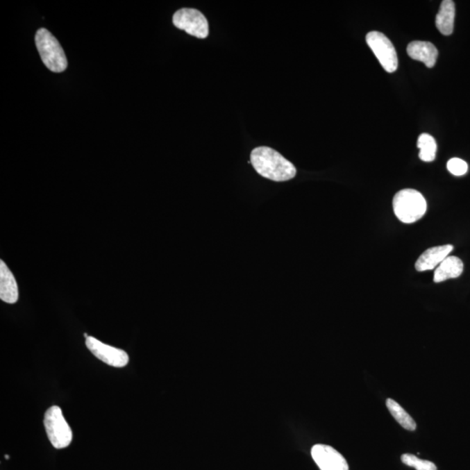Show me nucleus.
Instances as JSON below:
<instances>
[{
	"label": "nucleus",
	"instance_id": "17",
	"mask_svg": "<svg viewBox=\"0 0 470 470\" xmlns=\"http://www.w3.org/2000/svg\"><path fill=\"white\" fill-rule=\"evenodd\" d=\"M447 168L455 176H462L468 171V164L459 158H453L448 160Z\"/></svg>",
	"mask_w": 470,
	"mask_h": 470
},
{
	"label": "nucleus",
	"instance_id": "4",
	"mask_svg": "<svg viewBox=\"0 0 470 470\" xmlns=\"http://www.w3.org/2000/svg\"><path fill=\"white\" fill-rule=\"evenodd\" d=\"M44 425L48 439L55 448H67L73 441V431L65 419L62 410L58 406H53L44 414Z\"/></svg>",
	"mask_w": 470,
	"mask_h": 470
},
{
	"label": "nucleus",
	"instance_id": "11",
	"mask_svg": "<svg viewBox=\"0 0 470 470\" xmlns=\"http://www.w3.org/2000/svg\"><path fill=\"white\" fill-rule=\"evenodd\" d=\"M407 53L411 58L421 61L428 68L433 67L437 63L438 50L428 41H413L408 44Z\"/></svg>",
	"mask_w": 470,
	"mask_h": 470
},
{
	"label": "nucleus",
	"instance_id": "5",
	"mask_svg": "<svg viewBox=\"0 0 470 470\" xmlns=\"http://www.w3.org/2000/svg\"><path fill=\"white\" fill-rule=\"evenodd\" d=\"M366 41L384 70L389 74L397 70V53L389 39L383 33L374 31L367 34Z\"/></svg>",
	"mask_w": 470,
	"mask_h": 470
},
{
	"label": "nucleus",
	"instance_id": "15",
	"mask_svg": "<svg viewBox=\"0 0 470 470\" xmlns=\"http://www.w3.org/2000/svg\"><path fill=\"white\" fill-rule=\"evenodd\" d=\"M418 149H420V159L425 162H431L437 156V145L433 136L423 133L418 138Z\"/></svg>",
	"mask_w": 470,
	"mask_h": 470
},
{
	"label": "nucleus",
	"instance_id": "10",
	"mask_svg": "<svg viewBox=\"0 0 470 470\" xmlns=\"http://www.w3.org/2000/svg\"><path fill=\"white\" fill-rule=\"evenodd\" d=\"M0 299L8 304H15L19 300L18 283L2 260H0Z\"/></svg>",
	"mask_w": 470,
	"mask_h": 470
},
{
	"label": "nucleus",
	"instance_id": "1",
	"mask_svg": "<svg viewBox=\"0 0 470 470\" xmlns=\"http://www.w3.org/2000/svg\"><path fill=\"white\" fill-rule=\"evenodd\" d=\"M250 161L257 173L277 183L292 180L296 175V167L270 147L260 146L253 149Z\"/></svg>",
	"mask_w": 470,
	"mask_h": 470
},
{
	"label": "nucleus",
	"instance_id": "9",
	"mask_svg": "<svg viewBox=\"0 0 470 470\" xmlns=\"http://www.w3.org/2000/svg\"><path fill=\"white\" fill-rule=\"evenodd\" d=\"M454 249L452 245L434 246L426 250L416 262V269L419 272L437 269Z\"/></svg>",
	"mask_w": 470,
	"mask_h": 470
},
{
	"label": "nucleus",
	"instance_id": "12",
	"mask_svg": "<svg viewBox=\"0 0 470 470\" xmlns=\"http://www.w3.org/2000/svg\"><path fill=\"white\" fill-rule=\"evenodd\" d=\"M463 272V263L456 256H448L435 270L434 281L440 283L449 279L461 276Z\"/></svg>",
	"mask_w": 470,
	"mask_h": 470
},
{
	"label": "nucleus",
	"instance_id": "7",
	"mask_svg": "<svg viewBox=\"0 0 470 470\" xmlns=\"http://www.w3.org/2000/svg\"><path fill=\"white\" fill-rule=\"evenodd\" d=\"M85 345L92 355L106 364L115 368H124L129 362V356L124 350L105 344L98 339L89 336L85 339Z\"/></svg>",
	"mask_w": 470,
	"mask_h": 470
},
{
	"label": "nucleus",
	"instance_id": "13",
	"mask_svg": "<svg viewBox=\"0 0 470 470\" xmlns=\"http://www.w3.org/2000/svg\"><path fill=\"white\" fill-rule=\"evenodd\" d=\"M455 16V2L452 0L442 1L435 19V25L439 32L446 36L451 35L454 31Z\"/></svg>",
	"mask_w": 470,
	"mask_h": 470
},
{
	"label": "nucleus",
	"instance_id": "8",
	"mask_svg": "<svg viewBox=\"0 0 470 470\" xmlns=\"http://www.w3.org/2000/svg\"><path fill=\"white\" fill-rule=\"evenodd\" d=\"M311 455L321 470H349L346 459L330 446L314 445L312 448Z\"/></svg>",
	"mask_w": 470,
	"mask_h": 470
},
{
	"label": "nucleus",
	"instance_id": "14",
	"mask_svg": "<svg viewBox=\"0 0 470 470\" xmlns=\"http://www.w3.org/2000/svg\"><path fill=\"white\" fill-rule=\"evenodd\" d=\"M386 405L387 410H389L394 419H396L401 427L405 430L410 431H414L417 430V423L413 418L406 412L403 407L396 401L392 399H387Z\"/></svg>",
	"mask_w": 470,
	"mask_h": 470
},
{
	"label": "nucleus",
	"instance_id": "16",
	"mask_svg": "<svg viewBox=\"0 0 470 470\" xmlns=\"http://www.w3.org/2000/svg\"><path fill=\"white\" fill-rule=\"evenodd\" d=\"M401 462L417 470H437L435 463L418 458L417 456L411 454L401 455Z\"/></svg>",
	"mask_w": 470,
	"mask_h": 470
},
{
	"label": "nucleus",
	"instance_id": "3",
	"mask_svg": "<svg viewBox=\"0 0 470 470\" xmlns=\"http://www.w3.org/2000/svg\"><path fill=\"white\" fill-rule=\"evenodd\" d=\"M37 51L44 66L53 73H62L67 68V60L63 48L49 31L41 28L35 37Z\"/></svg>",
	"mask_w": 470,
	"mask_h": 470
},
{
	"label": "nucleus",
	"instance_id": "2",
	"mask_svg": "<svg viewBox=\"0 0 470 470\" xmlns=\"http://www.w3.org/2000/svg\"><path fill=\"white\" fill-rule=\"evenodd\" d=\"M394 215L401 222L410 224L419 221L427 211V202L423 194L414 190H403L394 195Z\"/></svg>",
	"mask_w": 470,
	"mask_h": 470
},
{
	"label": "nucleus",
	"instance_id": "6",
	"mask_svg": "<svg viewBox=\"0 0 470 470\" xmlns=\"http://www.w3.org/2000/svg\"><path fill=\"white\" fill-rule=\"evenodd\" d=\"M174 25L198 39H205L209 34L208 22L200 11L183 8L174 13Z\"/></svg>",
	"mask_w": 470,
	"mask_h": 470
}]
</instances>
